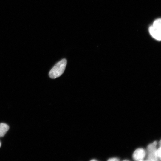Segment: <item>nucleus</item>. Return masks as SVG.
Returning a JSON list of instances; mask_svg holds the SVG:
<instances>
[{"mask_svg": "<svg viewBox=\"0 0 161 161\" xmlns=\"http://www.w3.org/2000/svg\"><path fill=\"white\" fill-rule=\"evenodd\" d=\"M146 155L145 150L142 148H139L135 150L133 154V159L136 161H142Z\"/></svg>", "mask_w": 161, "mask_h": 161, "instance_id": "obj_4", "label": "nucleus"}, {"mask_svg": "<svg viewBox=\"0 0 161 161\" xmlns=\"http://www.w3.org/2000/svg\"><path fill=\"white\" fill-rule=\"evenodd\" d=\"M156 145L153 143L149 144L147 147V161H157L158 160L155 155L156 150Z\"/></svg>", "mask_w": 161, "mask_h": 161, "instance_id": "obj_3", "label": "nucleus"}, {"mask_svg": "<svg viewBox=\"0 0 161 161\" xmlns=\"http://www.w3.org/2000/svg\"><path fill=\"white\" fill-rule=\"evenodd\" d=\"M67 64V60L64 58L57 63L49 71V76L52 79L60 76L64 73Z\"/></svg>", "mask_w": 161, "mask_h": 161, "instance_id": "obj_1", "label": "nucleus"}, {"mask_svg": "<svg viewBox=\"0 0 161 161\" xmlns=\"http://www.w3.org/2000/svg\"><path fill=\"white\" fill-rule=\"evenodd\" d=\"M161 147L157 149L155 152V155L158 160H161Z\"/></svg>", "mask_w": 161, "mask_h": 161, "instance_id": "obj_6", "label": "nucleus"}, {"mask_svg": "<svg viewBox=\"0 0 161 161\" xmlns=\"http://www.w3.org/2000/svg\"><path fill=\"white\" fill-rule=\"evenodd\" d=\"M123 161H128V160H123Z\"/></svg>", "mask_w": 161, "mask_h": 161, "instance_id": "obj_8", "label": "nucleus"}, {"mask_svg": "<svg viewBox=\"0 0 161 161\" xmlns=\"http://www.w3.org/2000/svg\"><path fill=\"white\" fill-rule=\"evenodd\" d=\"M9 126L4 123L0 124V137H3L9 129Z\"/></svg>", "mask_w": 161, "mask_h": 161, "instance_id": "obj_5", "label": "nucleus"}, {"mask_svg": "<svg viewBox=\"0 0 161 161\" xmlns=\"http://www.w3.org/2000/svg\"><path fill=\"white\" fill-rule=\"evenodd\" d=\"M108 160L109 161H119V160L117 158H112L109 159Z\"/></svg>", "mask_w": 161, "mask_h": 161, "instance_id": "obj_7", "label": "nucleus"}, {"mask_svg": "<svg viewBox=\"0 0 161 161\" xmlns=\"http://www.w3.org/2000/svg\"><path fill=\"white\" fill-rule=\"evenodd\" d=\"M1 146V143L0 142V147Z\"/></svg>", "mask_w": 161, "mask_h": 161, "instance_id": "obj_9", "label": "nucleus"}, {"mask_svg": "<svg viewBox=\"0 0 161 161\" xmlns=\"http://www.w3.org/2000/svg\"><path fill=\"white\" fill-rule=\"evenodd\" d=\"M161 19H158L155 20L153 25L149 28V32L155 39L160 41L161 40Z\"/></svg>", "mask_w": 161, "mask_h": 161, "instance_id": "obj_2", "label": "nucleus"}]
</instances>
